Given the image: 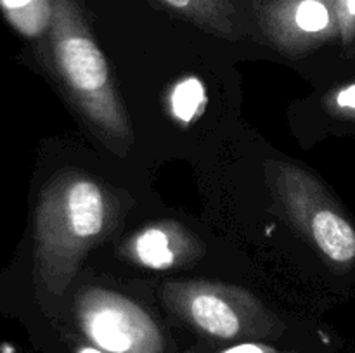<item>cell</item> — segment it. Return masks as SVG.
Instances as JSON below:
<instances>
[{
	"label": "cell",
	"instance_id": "1",
	"mask_svg": "<svg viewBox=\"0 0 355 353\" xmlns=\"http://www.w3.org/2000/svg\"><path fill=\"white\" fill-rule=\"evenodd\" d=\"M114 201L97 180L62 170L42 190L35 220L38 284L59 296L78 273L83 258L114 224Z\"/></svg>",
	"mask_w": 355,
	"mask_h": 353
},
{
	"label": "cell",
	"instance_id": "2",
	"mask_svg": "<svg viewBox=\"0 0 355 353\" xmlns=\"http://www.w3.org/2000/svg\"><path fill=\"white\" fill-rule=\"evenodd\" d=\"M49 33L54 69L76 109L104 142L130 144V121L114 87L110 62L78 0H52Z\"/></svg>",
	"mask_w": 355,
	"mask_h": 353
},
{
	"label": "cell",
	"instance_id": "3",
	"mask_svg": "<svg viewBox=\"0 0 355 353\" xmlns=\"http://www.w3.org/2000/svg\"><path fill=\"white\" fill-rule=\"evenodd\" d=\"M163 303L208 336L218 339L266 338L281 322L250 291L214 280H180L162 286Z\"/></svg>",
	"mask_w": 355,
	"mask_h": 353
},
{
	"label": "cell",
	"instance_id": "4",
	"mask_svg": "<svg viewBox=\"0 0 355 353\" xmlns=\"http://www.w3.org/2000/svg\"><path fill=\"white\" fill-rule=\"evenodd\" d=\"M267 175L295 227L333 263H354L355 227L326 187L293 163L270 161Z\"/></svg>",
	"mask_w": 355,
	"mask_h": 353
},
{
	"label": "cell",
	"instance_id": "5",
	"mask_svg": "<svg viewBox=\"0 0 355 353\" xmlns=\"http://www.w3.org/2000/svg\"><path fill=\"white\" fill-rule=\"evenodd\" d=\"M80 329L90 343L111 353H163L165 338L155 318L130 298L103 287H85L75 298Z\"/></svg>",
	"mask_w": 355,
	"mask_h": 353
},
{
	"label": "cell",
	"instance_id": "6",
	"mask_svg": "<svg viewBox=\"0 0 355 353\" xmlns=\"http://www.w3.org/2000/svg\"><path fill=\"white\" fill-rule=\"evenodd\" d=\"M255 10L263 35L283 54H305L340 37L336 0H266Z\"/></svg>",
	"mask_w": 355,
	"mask_h": 353
},
{
	"label": "cell",
	"instance_id": "7",
	"mask_svg": "<svg viewBox=\"0 0 355 353\" xmlns=\"http://www.w3.org/2000/svg\"><path fill=\"white\" fill-rule=\"evenodd\" d=\"M128 260L148 269L165 270L191 263L201 253L193 234L173 221H159L135 232L123 246Z\"/></svg>",
	"mask_w": 355,
	"mask_h": 353
},
{
	"label": "cell",
	"instance_id": "8",
	"mask_svg": "<svg viewBox=\"0 0 355 353\" xmlns=\"http://www.w3.org/2000/svg\"><path fill=\"white\" fill-rule=\"evenodd\" d=\"M163 7L217 37H239L238 9L232 0H158Z\"/></svg>",
	"mask_w": 355,
	"mask_h": 353
},
{
	"label": "cell",
	"instance_id": "9",
	"mask_svg": "<svg viewBox=\"0 0 355 353\" xmlns=\"http://www.w3.org/2000/svg\"><path fill=\"white\" fill-rule=\"evenodd\" d=\"M9 21L26 37H38L51 26L52 0H0Z\"/></svg>",
	"mask_w": 355,
	"mask_h": 353
},
{
	"label": "cell",
	"instance_id": "10",
	"mask_svg": "<svg viewBox=\"0 0 355 353\" xmlns=\"http://www.w3.org/2000/svg\"><path fill=\"white\" fill-rule=\"evenodd\" d=\"M205 100H207L205 87L198 78H186L177 83L172 97H170L173 114L177 120L184 121V123H189L203 111Z\"/></svg>",
	"mask_w": 355,
	"mask_h": 353
},
{
	"label": "cell",
	"instance_id": "11",
	"mask_svg": "<svg viewBox=\"0 0 355 353\" xmlns=\"http://www.w3.org/2000/svg\"><path fill=\"white\" fill-rule=\"evenodd\" d=\"M340 38L343 44L355 40V0H336Z\"/></svg>",
	"mask_w": 355,
	"mask_h": 353
},
{
	"label": "cell",
	"instance_id": "12",
	"mask_svg": "<svg viewBox=\"0 0 355 353\" xmlns=\"http://www.w3.org/2000/svg\"><path fill=\"white\" fill-rule=\"evenodd\" d=\"M335 106L338 107L340 111L355 114V83L345 87V89H342L338 93H336Z\"/></svg>",
	"mask_w": 355,
	"mask_h": 353
},
{
	"label": "cell",
	"instance_id": "13",
	"mask_svg": "<svg viewBox=\"0 0 355 353\" xmlns=\"http://www.w3.org/2000/svg\"><path fill=\"white\" fill-rule=\"evenodd\" d=\"M220 353H277L276 350L260 343H241V345L231 346Z\"/></svg>",
	"mask_w": 355,
	"mask_h": 353
},
{
	"label": "cell",
	"instance_id": "14",
	"mask_svg": "<svg viewBox=\"0 0 355 353\" xmlns=\"http://www.w3.org/2000/svg\"><path fill=\"white\" fill-rule=\"evenodd\" d=\"M78 353H111V352H106V350L103 348H97V346H92V348H90V346H85V348H80Z\"/></svg>",
	"mask_w": 355,
	"mask_h": 353
}]
</instances>
